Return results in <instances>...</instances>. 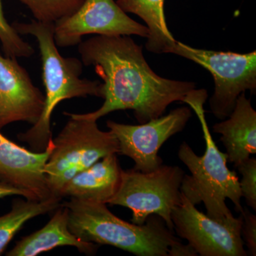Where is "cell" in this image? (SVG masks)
<instances>
[{
	"mask_svg": "<svg viewBox=\"0 0 256 256\" xmlns=\"http://www.w3.org/2000/svg\"><path fill=\"white\" fill-rule=\"evenodd\" d=\"M84 66H94L104 80L100 108L84 114L64 112L77 118L98 120L114 111L131 110L140 124L164 114L172 102H183L196 89L191 82L160 76L146 62L142 46L130 36H97L78 44Z\"/></svg>",
	"mask_w": 256,
	"mask_h": 256,
	"instance_id": "obj_1",
	"label": "cell"
},
{
	"mask_svg": "<svg viewBox=\"0 0 256 256\" xmlns=\"http://www.w3.org/2000/svg\"><path fill=\"white\" fill-rule=\"evenodd\" d=\"M206 99V90L194 89L183 101L196 112L200 120L206 150L204 154L200 156L185 141L180 144L178 159L191 174L184 175L180 190L194 206L203 203L208 217L224 222L234 216L226 203L227 198L234 204L236 212L240 214L244 210L242 195L238 175L228 169L226 153L220 150L210 134L204 109Z\"/></svg>",
	"mask_w": 256,
	"mask_h": 256,
	"instance_id": "obj_2",
	"label": "cell"
},
{
	"mask_svg": "<svg viewBox=\"0 0 256 256\" xmlns=\"http://www.w3.org/2000/svg\"><path fill=\"white\" fill-rule=\"evenodd\" d=\"M13 28L20 35H30L38 42L42 64V80L45 88L43 112L36 124L18 134L34 152H43L53 139L50 119L56 107L62 101L74 98L96 96L102 98V82L80 78L82 60L60 54L54 40V24L32 21L14 22Z\"/></svg>",
	"mask_w": 256,
	"mask_h": 256,
	"instance_id": "obj_3",
	"label": "cell"
},
{
	"mask_svg": "<svg viewBox=\"0 0 256 256\" xmlns=\"http://www.w3.org/2000/svg\"><path fill=\"white\" fill-rule=\"evenodd\" d=\"M68 228L77 238L110 245L138 256H168L170 248L181 242L160 216H150L137 225L114 215L106 204L69 198Z\"/></svg>",
	"mask_w": 256,
	"mask_h": 256,
	"instance_id": "obj_4",
	"label": "cell"
},
{
	"mask_svg": "<svg viewBox=\"0 0 256 256\" xmlns=\"http://www.w3.org/2000/svg\"><path fill=\"white\" fill-rule=\"evenodd\" d=\"M68 117L52 140L54 148L44 168L52 194L60 197L64 185L76 174L109 154L119 153L118 141L110 130H101L96 120Z\"/></svg>",
	"mask_w": 256,
	"mask_h": 256,
	"instance_id": "obj_5",
	"label": "cell"
},
{
	"mask_svg": "<svg viewBox=\"0 0 256 256\" xmlns=\"http://www.w3.org/2000/svg\"><path fill=\"white\" fill-rule=\"evenodd\" d=\"M184 175L180 166L164 164L149 172L122 170L118 190L108 204L130 210L131 222L137 225L146 223L150 215L160 216L174 232L171 215L181 202Z\"/></svg>",
	"mask_w": 256,
	"mask_h": 256,
	"instance_id": "obj_6",
	"label": "cell"
},
{
	"mask_svg": "<svg viewBox=\"0 0 256 256\" xmlns=\"http://www.w3.org/2000/svg\"><path fill=\"white\" fill-rule=\"evenodd\" d=\"M171 54L194 62L212 74L214 90L210 99L212 114L220 120L232 114L238 96L256 92V52L238 54L195 48L176 41Z\"/></svg>",
	"mask_w": 256,
	"mask_h": 256,
	"instance_id": "obj_7",
	"label": "cell"
},
{
	"mask_svg": "<svg viewBox=\"0 0 256 256\" xmlns=\"http://www.w3.org/2000/svg\"><path fill=\"white\" fill-rule=\"evenodd\" d=\"M174 230L201 256H247L242 236V215L224 222L200 212L182 194L172 212Z\"/></svg>",
	"mask_w": 256,
	"mask_h": 256,
	"instance_id": "obj_8",
	"label": "cell"
},
{
	"mask_svg": "<svg viewBox=\"0 0 256 256\" xmlns=\"http://www.w3.org/2000/svg\"><path fill=\"white\" fill-rule=\"evenodd\" d=\"M191 108L183 106L146 124L132 126L107 121V127L119 143V153L134 161L136 171L149 172L163 164L158 154L172 136L182 132L191 118Z\"/></svg>",
	"mask_w": 256,
	"mask_h": 256,
	"instance_id": "obj_9",
	"label": "cell"
},
{
	"mask_svg": "<svg viewBox=\"0 0 256 256\" xmlns=\"http://www.w3.org/2000/svg\"><path fill=\"white\" fill-rule=\"evenodd\" d=\"M54 40L60 48L78 45L88 34L148 38L149 30L130 18L114 0H85L73 14L54 23Z\"/></svg>",
	"mask_w": 256,
	"mask_h": 256,
	"instance_id": "obj_10",
	"label": "cell"
},
{
	"mask_svg": "<svg viewBox=\"0 0 256 256\" xmlns=\"http://www.w3.org/2000/svg\"><path fill=\"white\" fill-rule=\"evenodd\" d=\"M44 104V95L16 58L0 55V130L13 122L36 124Z\"/></svg>",
	"mask_w": 256,
	"mask_h": 256,
	"instance_id": "obj_11",
	"label": "cell"
},
{
	"mask_svg": "<svg viewBox=\"0 0 256 256\" xmlns=\"http://www.w3.org/2000/svg\"><path fill=\"white\" fill-rule=\"evenodd\" d=\"M54 148L52 140L44 151L34 152L0 132V180L25 192L28 200L41 201L54 196L44 172Z\"/></svg>",
	"mask_w": 256,
	"mask_h": 256,
	"instance_id": "obj_12",
	"label": "cell"
},
{
	"mask_svg": "<svg viewBox=\"0 0 256 256\" xmlns=\"http://www.w3.org/2000/svg\"><path fill=\"white\" fill-rule=\"evenodd\" d=\"M223 120L212 130L222 136L220 141L226 150L228 162L237 168L256 153V111L246 92L238 96L232 114Z\"/></svg>",
	"mask_w": 256,
	"mask_h": 256,
	"instance_id": "obj_13",
	"label": "cell"
},
{
	"mask_svg": "<svg viewBox=\"0 0 256 256\" xmlns=\"http://www.w3.org/2000/svg\"><path fill=\"white\" fill-rule=\"evenodd\" d=\"M122 170L117 154H109L70 178L60 196L107 204L118 190Z\"/></svg>",
	"mask_w": 256,
	"mask_h": 256,
	"instance_id": "obj_14",
	"label": "cell"
},
{
	"mask_svg": "<svg viewBox=\"0 0 256 256\" xmlns=\"http://www.w3.org/2000/svg\"><path fill=\"white\" fill-rule=\"evenodd\" d=\"M54 212L50 222L43 228L24 237L6 252V256H36L62 246L75 247L86 255H95L100 245L84 242L69 230L66 207L62 204Z\"/></svg>",
	"mask_w": 256,
	"mask_h": 256,
	"instance_id": "obj_15",
	"label": "cell"
},
{
	"mask_svg": "<svg viewBox=\"0 0 256 256\" xmlns=\"http://www.w3.org/2000/svg\"><path fill=\"white\" fill-rule=\"evenodd\" d=\"M124 12L142 18L149 30L146 50L154 54H171L176 40L170 33L165 21L164 0H117Z\"/></svg>",
	"mask_w": 256,
	"mask_h": 256,
	"instance_id": "obj_16",
	"label": "cell"
},
{
	"mask_svg": "<svg viewBox=\"0 0 256 256\" xmlns=\"http://www.w3.org/2000/svg\"><path fill=\"white\" fill-rule=\"evenodd\" d=\"M62 198L56 196L41 201L14 198L11 210L0 216V255L26 222L38 216L54 212L62 205Z\"/></svg>",
	"mask_w": 256,
	"mask_h": 256,
	"instance_id": "obj_17",
	"label": "cell"
},
{
	"mask_svg": "<svg viewBox=\"0 0 256 256\" xmlns=\"http://www.w3.org/2000/svg\"><path fill=\"white\" fill-rule=\"evenodd\" d=\"M31 11L35 20L56 22L66 18L82 6L85 0H20Z\"/></svg>",
	"mask_w": 256,
	"mask_h": 256,
	"instance_id": "obj_18",
	"label": "cell"
},
{
	"mask_svg": "<svg viewBox=\"0 0 256 256\" xmlns=\"http://www.w3.org/2000/svg\"><path fill=\"white\" fill-rule=\"evenodd\" d=\"M0 42L5 56L21 58L31 56L34 50L28 42L24 41L12 25L8 22L0 0Z\"/></svg>",
	"mask_w": 256,
	"mask_h": 256,
	"instance_id": "obj_19",
	"label": "cell"
},
{
	"mask_svg": "<svg viewBox=\"0 0 256 256\" xmlns=\"http://www.w3.org/2000/svg\"><path fill=\"white\" fill-rule=\"evenodd\" d=\"M237 170L242 175L239 180L242 197L245 198L247 205L256 210V159L249 158L237 166Z\"/></svg>",
	"mask_w": 256,
	"mask_h": 256,
	"instance_id": "obj_20",
	"label": "cell"
},
{
	"mask_svg": "<svg viewBox=\"0 0 256 256\" xmlns=\"http://www.w3.org/2000/svg\"><path fill=\"white\" fill-rule=\"evenodd\" d=\"M242 217V236L246 246L248 256H256V216L247 208L240 212Z\"/></svg>",
	"mask_w": 256,
	"mask_h": 256,
	"instance_id": "obj_21",
	"label": "cell"
},
{
	"mask_svg": "<svg viewBox=\"0 0 256 256\" xmlns=\"http://www.w3.org/2000/svg\"><path fill=\"white\" fill-rule=\"evenodd\" d=\"M198 254L188 244H183L178 242L170 248L168 256H196Z\"/></svg>",
	"mask_w": 256,
	"mask_h": 256,
	"instance_id": "obj_22",
	"label": "cell"
},
{
	"mask_svg": "<svg viewBox=\"0 0 256 256\" xmlns=\"http://www.w3.org/2000/svg\"><path fill=\"white\" fill-rule=\"evenodd\" d=\"M11 196H20L28 198V195L25 192L0 180V198Z\"/></svg>",
	"mask_w": 256,
	"mask_h": 256,
	"instance_id": "obj_23",
	"label": "cell"
}]
</instances>
